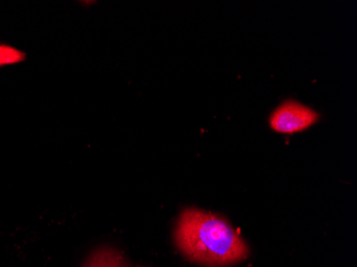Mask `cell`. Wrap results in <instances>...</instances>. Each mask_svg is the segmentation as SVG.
Listing matches in <instances>:
<instances>
[{"label":"cell","instance_id":"obj_1","mask_svg":"<svg viewBox=\"0 0 357 267\" xmlns=\"http://www.w3.org/2000/svg\"><path fill=\"white\" fill-rule=\"evenodd\" d=\"M180 252L206 267H226L245 260L250 249L227 220L196 208L182 212L174 234Z\"/></svg>","mask_w":357,"mask_h":267},{"label":"cell","instance_id":"obj_2","mask_svg":"<svg viewBox=\"0 0 357 267\" xmlns=\"http://www.w3.org/2000/svg\"><path fill=\"white\" fill-rule=\"evenodd\" d=\"M318 120L319 114L310 107L298 102L288 101L273 112L270 124L276 132L294 134L307 130Z\"/></svg>","mask_w":357,"mask_h":267},{"label":"cell","instance_id":"obj_3","mask_svg":"<svg viewBox=\"0 0 357 267\" xmlns=\"http://www.w3.org/2000/svg\"><path fill=\"white\" fill-rule=\"evenodd\" d=\"M84 267H130L126 259L115 249L102 248L92 254Z\"/></svg>","mask_w":357,"mask_h":267},{"label":"cell","instance_id":"obj_4","mask_svg":"<svg viewBox=\"0 0 357 267\" xmlns=\"http://www.w3.org/2000/svg\"><path fill=\"white\" fill-rule=\"evenodd\" d=\"M26 59V54L13 46L0 44V66H12Z\"/></svg>","mask_w":357,"mask_h":267}]
</instances>
